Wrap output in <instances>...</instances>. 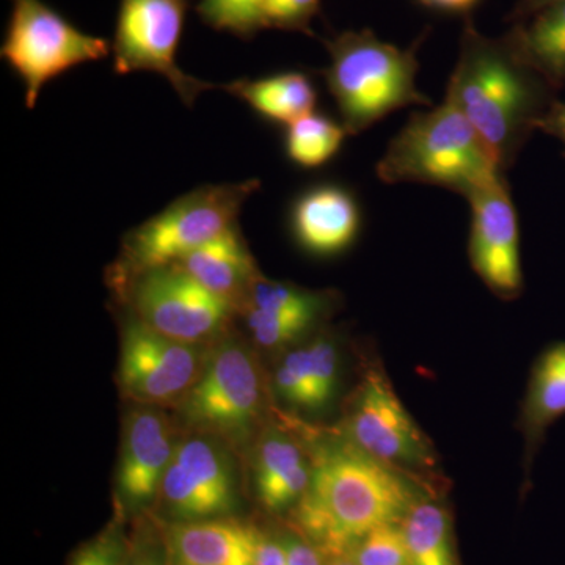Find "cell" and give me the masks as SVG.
I'll return each mask as SVG.
<instances>
[{
    "label": "cell",
    "mask_w": 565,
    "mask_h": 565,
    "mask_svg": "<svg viewBox=\"0 0 565 565\" xmlns=\"http://www.w3.org/2000/svg\"><path fill=\"white\" fill-rule=\"evenodd\" d=\"M557 88L526 61L514 39L467 29L446 96L457 104L508 172L557 102Z\"/></svg>",
    "instance_id": "6da1fadb"
},
{
    "label": "cell",
    "mask_w": 565,
    "mask_h": 565,
    "mask_svg": "<svg viewBox=\"0 0 565 565\" xmlns=\"http://www.w3.org/2000/svg\"><path fill=\"white\" fill-rule=\"evenodd\" d=\"M311 467L310 487L296 505V526L323 557L351 552L374 527L403 522L422 497L403 470L348 438L319 446Z\"/></svg>",
    "instance_id": "7a4b0ae2"
},
{
    "label": "cell",
    "mask_w": 565,
    "mask_h": 565,
    "mask_svg": "<svg viewBox=\"0 0 565 565\" xmlns=\"http://www.w3.org/2000/svg\"><path fill=\"white\" fill-rule=\"evenodd\" d=\"M385 184L435 185L468 196L505 172L451 98L415 111L375 167Z\"/></svg>",
    "instance_id": "3957f363"
},
{
    "label": "cell",
    "mask_w": 565,
    "mask_h": 565,
    "mask_svg": "<svg viewBox=\"0 0 565 565\" xmlns=\"http://www.w3.org/2000/svg\"><path fill=\"white\" fill-rule=\"evenodd\" d=\"M330 65L322 71L341 122L359 136L393 111L433 106L416 87V50H401L373 32H344L327 43Z\"/></svg>",
    "instance_id": "277c9868"
},
{
    "label": "cell",
    "mask_w": 565,
    "mask_h": 565,
    "mask_svg": "<svg viewBox=\"0 0 565 565\" xmlns=\"http://www.w3.org/2000/svg\"><path fill=\"white\" fill-rule=\"evenodd\" d=\"M259 181L228 182L193 189L126 234L115 270L117 286L145 270L172 266L236 225Z\"/></svg>",
    "instance_id": "5b68a950"
},
{
    "label": "cell",
    "mask_w": 565,
    "mask_h": 565,
    "mask_svg": "<svg viewBox=\"0 0 565 565\" xmlns=\"http://www.w3.org/2000/svg\"><path fill=\"white\" fill-rule=\"evenodd\" d=\"M110 54V41L81 31L43 0H11L0 55L24 85L28 109L51 81Z\"/></svg>",
    "instance_id": "8992f818"
},
{
    "label": "cell",
    "mask_w": 565,
    "mask_h": 565,
    "mask_svg": "<svg viewBox=\"0 0 565 565\" xmlns=\"http://www.w3.org/2000/svg\"><path fill=\"white\" fill-rule=\"evenodd\" d=\"M188 10L189 0H120L111 41L115 73L159 74L182 103L193 106L211 85L185 73L177 62Z\"/></svg>",
    "instance_id": "52a82bcc"
},
{
    "label": "cell",
    "mask_w": 565,
    "mask_h": 565,
    "mask_svg": "<svg viewBox=\"0 0 565 565\" xmlns=\"http://www.w3.org/2000/svg\"><path fill=\"white\" fill-rule=\"evenodd\" d=\"M118 288L134 318L182 343L200 344L221 333L236 310L177 264L145 270Z\"/></svg>",
    "instance_id": "ba28073f"
},
{
    "label": "cell",
    "mask_w": 565,
    "mask_h": 565,
    "mask_svg": "<svg viewBox=\"0 0 565 565\" xmlns=\"http://www.w3.org/2000/svg\"><path fill=\"white\" fill-rule=\"evenodd\" d=\"M262 401L255 360L244 345L228 341L212 353L180 408L182 418L195 429L233 437L250 430Z\"/></svg>",
    "instance_id": "9c48e42d"
},
{
    "label": "cell",
    "mask_w": 565,
    "mask_h": 565,
    "mask_svg": "<svg viewBox=\"0 0 565 565\" xmlns=\"http://www.w3.org/2000/svg\"><path fill=\"white\" fill-rule=\"evenodd\" d=\"M345 438L363 452L394 468L435 467V452L418 424L405 411L392 382L370 370L353 396L345 418Z\"/></svg>",
    "instance_id": "30bf717a"
},
{
    "label": "cell",
    "mask_w": 565,
    "mask_h": 565,
    "mask_svg": "<svg viewBox=\"0 0 565 565\" xmlns=\"http://www.w3.org/2000/svg\"><path fill=\"white\" fill-rule=\"evenodd\" d=\"M204 364L199 344L172 340L134 316L125 323L118 377L122 393L136 403H181Z\"/></svg>",
    "instance_id": "8fae6325"
},
{
    "label": "cell",
    "mask_w": 565,
    "mask_h": 565,
    "mask_svg": "<svg viewBox=\"0 0 565 565\" xmlns=\"http://www.w3.org/2000/svg\"><path fill=\"white\" fill-rule=\"evenodd\" d=\"M158 497L180 522L221 519L236 505L232 460L211 438L177 441Z\"/></svg>",
    "instance_id": "7c38bea8"
},
{
    "label": "cell",
    "mask_w": 565,
    "mask_h": 565,
    "mask_svg": "<svg viewBox=\"0 0 565 565\" xmlns=\"http://www.w3.org/2000/svg\"><path fill=\"white\" fill-rule=\"evenodd\" d=\"M471 207V267L487 288L504 300L523 291L519 218L508 178L500 177L468 196Z\"/></svg>",
    "instance_id": "4fadbf2b"
},
{
    "label": "cell",
    "mask_w": 565,
    "mask_h": 565,
    "mask_svg": "<svg viewBox=\"0 0 565 565\" xmlns=\"http://www.w3.org/2000/svg\"><path fill=\"white\" fill-rule=\"evenodd\" d=\"M172 429L161 412L139 408L122 429L118 490L129 504H145L158 497L174 452Z\"/></svg>",
    "instance_id": "5bb4252c"
},
{
    "label": "cell",
    "mask_w": 565,
    "mask_h": 565,
    "mask_svg": "<svg viewBox=\"0 0 565 565\" xmlns=\"http://www.w3.org/2000/svg\"><path fill=\"white\" fill-rule=\"evenodd\" d=\"M362 225V212L351 191L319 184L305 191L291 210L294 237L303 250L333 256L351 247Z\"/></svg>",
    "instance_id": "9a60e30c"
},
{
    "label": "cell",
    "mask_w": 565,
    "mask_h": 565,
    "mask_svg": "<svg viewBox=\"0 0 565 565\" xmlns=\"http://www.w3.org/2000/svg\"><path fill=\"white\" fill-rule=\"evenodd\" d=\"M166 535L172 565H255L259 531L237 520L178 522Z\"/></svg>",
    "instance_id": "2e32d148"
},
{
    "label": "cell",
    "mask_w": 565,
    "mask_h": 565,
    "mask_svg": "<svg viewBox=\"0 0 565 565\" xmlns=\"http://www.w3.org/2000/svg\"><path fill=\"white\" fill-rule=\"evenodd\" d=\"M177 266L207 291L228 300L236 310L245 307L252 286L262 277L237 223L185 256Z\"/></svg>",
    "instance_id": "e0dca14e"
},
{
    "label": "cell",
    "mask_w": 565,
    "mask_h": 565,
    "mask_svg": "<svg viewBox=\"0 0 565 565\" xmlns=\"http://www.w3.org/2000/svg\"><path fill=\"white\" fill-rule=\"evenodd\" d=\"M311 459L288 435L270 433L256 456V493L267 511L297 505L311 482Z\"/></svg>",
    "instance_id": "ac0fdd59"
},
{
    "label": "cell",
    "mask_w": 565,
    "mask_h": 565,
    "mask_svg": "<svg viewBox=\"0 0 565 565\" xmlns=\"http://www.w3.org/2000/svg\"><path fill=\"white\" fill-rule=\"evenodd\" d=\"M225 88L264 120L277 125H292L315 111L318 102L313 82L300 71H286L258 79L234 81Z\"/></svg>",
    "instance_id": "d6986e66"
},
{
    "label": "cell",
    "mask_w": 565,
    "mask_h": 565,
    "mask_svg": "<svg viewBox=\"0 0 565 565\" xmlns=\"http://www.w3.org/2000/svg\"><path fill=\"white\" fill-rule=\"evenodd\" d=\"M565 415V341L550 344L535 360L522 407V429L533 452L561 416Z\"/></svg>",
    "instance_id": "ffe728a7"
},
{
    "label": "cell",
    "mask_w": 565,
    "mask_h": 565,
    "mask_svg": "<svg viewBox=\"0 0 565 565\" xmlns=\"http://www.w3.org/2000/svg\"><path fill=\"white\" fill-rule=\"evenodd\" d=\"M408 565H459L448 511L429 498L419 497L404 515Z\"/></svg>",
    "instance_id": "44dd1931"
},
{
    "label": "cell",
    "mask_w": 565,
    "mask_h": 565,
    "mask_svg": "<svg viewBox=\"0 0 565 565\" xmlns=\"http://www.w3.org/2000/svg\"><path fill=\"white\" fill-rule=\"evenodd\" d=\"M527 62L557 90L565 87V2L546 7L511 33Z\"/></svg>",
    "instance_id": "7402d4cb"
},
{
    "label": "cell",
    "mask_w": 565,
    "mask_h": 565,
    "mask_svg": "<svg viewBox=\"0 0 565 565\" xmlns=\"http://www.w3.org/2000/svg\"><path fill=\"white\" fill-rule=\"evenodd\" d=\"M349 132L343 122L311 111L286 126L285 150L289 161L302 169H318L340 152Z\"/></svg>",
    "instance_id": "603a6c76"
},
{
    "label": "cell",
    "mask_w": 565,
    "mask_h": 565,
    "mask_svg": "<svg viewBox=\"0 0 565 565\" xmlns=\"http://www.w3.org/2000/svg\"><path fill=\"white\" fill-rule=\"evenodd\" d=\"M332 292L310 291L291 282L259 277L252 286L244 310L263 313H318L326 316L333 307Z\"/></svg>",
    "instance_id": "cb8c5ba5"
},
{
    "label": "cell",
    "mask_w": 565,
    "mask_h": 565,
    "mask_svg": "<svg viewBox=\"0 0 565 565\" xmlns=\"http://www.w3.org/2000/svg\"><path fill=\"white\" fill-rule=\"evenodd\" d=\"M266 0H200L196 11L215 31L248 39L266 29Z\"/></svg>",
    "instance_id": "d4e9b609"
},
{
    "label": "cell",
    "mask_w": 565,
    "mask_h": 565,
    "mask_svg": "<svg viewBox=\"0 0 565 565\" xmlns=\"http://www.w3.org/2000/svg\"><path fill=\"white\" fill-rule=\"evenodd\" d=\"M305 367L311 390V411H321L337 394L340 352L332 338L318 337L303 345Z\"/></svg>",
    "instance_id": "484cf974"
},
{
    "label": "cell",
    "mask_w": 565,
    "mask_h": 565,
    "mask_svg": "<svg viewBox=\"0 0 565 565\" xmlns=\"http://www.w3.org/2000/svg\"><path fill=\"white\" fill-rule=\"evenodd\" d=\"M244 311L253 340L267 349L292 343L323 318V315L318 313L274 315L256 310Z\"/></svg>",
    "instance_id": "4316f807"
},
{
    "label": "cell",
    "mask_w": 565,
    "mask_h": 565,
    "mask_svg": "<svg viewBox=\"0 0 565 565\" xmlns=\"http://www.w3.org/2000/svg\"><path fill=\"white\" fill-rule=\"evenodd\" d=\"M349 555L356 565H408L401 522L374 527L352 545Z\"/></svg>",
    "instance_id": "83f0119b"
},
{
    "label": "cell",
    "mask_w": 565,
    "mask_h": 565,
    "mask_svg": "<svg viewBox=\"0 0 565 565\" xmlns=\"http://www.w3.org/2000/svg\"><path fill=\"white\" fill-rule=\"evenodd\" d=\"M275 388L285 403L311 411L310 382L305 371L302 348L296 349L282 359L275 374Z\"/></svg>",
    "instance_id": "f1b7e54d"
},
{
    "label": "cell",
    "mask_w": 565,
    "mask_h": 565,
    "mask_svg": "<svg viewBox=\"0 0 565 565\" xmlns=\"http://www.w3.org/2000/svg\"><path fill=\"white\" fill-rule=\"evenodd\" d=\"M129 541L121 527L109 526L98 537L82 546L71 565H128Z\"/></svg>",
    "instance_id": "f546056e"
},
{
    "label": "cell",
    "mask_w": 565,
    "mask_h": 565,
    "mask_svg": "<svg viewBox=\"0 0 565 565\" xmlns=\"http://www.w3.org/2000/svg\"><path fill=\"white\" fill-rule=\"evenodd\" d=\"M321 0H266L267 28L308 32Z\"/></svg>",
    "instance_id": "4dcf8cb0"
},
{
    "label": "cell",
    "mask_w": 565,
    "mask_h": 565,
    "mask_svg": "<svg viewBox=\"0 0 565 565\" xmlns=\"http://www.w3.org/2000/svg\"><path fill=\"white\" fill-rule=\"evenodd\" d=\"M128 565H172L167 535L141 522L129 541Z\"/></svg>",
    "instance_id": "1f68e13d"
},
{
    "label": "cell",
    "mask_w": 565,
    "mask_h": 565,
    "mask_svg": "<svg viewBox=\"0 0 565 565\" xmlns=\"http://www.w3.org/2000/svg\"><path fill=\"white\" fill-rule=\"evenodd\" d=\"M285 545L288 565H323L322 553L318 546L311 544L307 537L297 531L296 534H288L281 537Z\"/></svg>",
    "instance_id": "d6a6232c"
},
{
    "label": "cell",
    "mask_w": 565,
    "mask_h": 565,
    "mask_svg": "<svg viewBox=\"0 0 565 565\" xmlns=\"http://www.w3.org/2000/svg\"><path fill=\"white\" fill-rule=\"evenodd\" d=\"M255 565H288L281 537L259 533L255 550Z\"/></svg>",
    "instance_id": "836d02e7"
},
{
    "label": "cell",
    "mask_w": 565,
    "mask_h": 565,
    "mask_svg": "<svg viewBox=\"0 0 565 565\" xmlns=\"http://www.w3.org/2000/svg\"><path fill=\"white\" fill-rule=\"evenodd\" d=\"M541 131L559 140L563 143L565 156V103L557 99L542 122Z\"/></svg>",
    "instance_id": "e575fe53"
},
{
    "label": "cell",
    "mask_w": 565,
    "mask_h": 565,
    "mask_svg": "<svg viewBox=\"0 0 565 565\" xmlns=\"http://www.w3.org/2000/svg\"><path fill=\"white\" fill-rule=\"evenodd\" d=\"M426 6L435 7V9L446 10V11H468L473 9L478 0H422Z\"/></svg>",
    "instance_id": "d590c367"
},
{
    "label": "cell",
    "mask_w": 565,
    "mask_h": 565,
    "mask_svg": "<svg viewBox=\"0 0 565 565\" xmlns=\"http://www.w3.org/2000/svg\"><path fill=\"white\" fill-rule=\"evenodd\" d=\"M565 2V0H520L519 11L516 14L520 17H527V14H535L546 7L555 6V3Z\"/></svg>",
    "instance_id": "8d00e7d4"
},
{
    "label": "cell",
    "mask_w": 565,
    "mask_h": 565,
    "mask_svg": "<svg viewBox=\"0 0 565 565\" xmlns=\"http://www.w3.org/2000/svg\"><path fill=\"white\" fill-rule=\"evenodd\" d=\"M323 565H356V563L349 553H341V555L326 556Z\"/></svg>",
    "instance_id": "74e56055"
}]
</instances>
